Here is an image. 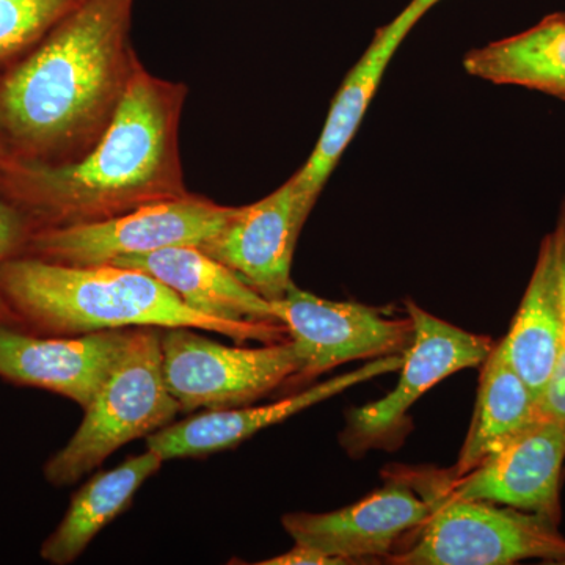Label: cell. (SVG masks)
Instances as JSON below:
<instances>
[{
  "instance_id": "25",
  "label": "cell",
  "mask_w": 565,
  "mask_h": 565,
  "mask_svg": "<svg viewBox=\"0 0 565 565\" xmlns=\"http://www.w3.org/2000/svg\"><path fill=\"white\" fill-rule=\"evenodd\" d=\"M17 159L11 154L9 145L0 134V191H2L3 182H6L7 174H9L11 166Z\"/></svg>"
},
{
  "instance_id": "11",
  "label": "cell",
  "mask_w": 565,
  "mask_h": 565,
  "mask_svg": "<svg viewBox=\"0 0 565 565\" xmlns=\"http://www.w3.org/2000/svg\"><path fill=\"white\" fill-rule=\"evenodd\" d=\"M564 460L565 426L542 416L470 473L446 479L438 492L457 500L508 505L557 525Z\"/></svg>"
},
{
  "instance_id": "17",
  "label": "cell",
  "mask_w": 565,
  "mask_h": 565,
  "mask_svg": "<svg viewBox=\"0 0 565 565\" xmlns=\"http://www.w3.org/2000/svg\"><path fill=\"white\" fill-rule=\"evenodd\" d=\"M481 367L473 419L448 478L470 473L515 435L545 416L530 386L512 366L503 340L493 345Z\"/></svg>"
},
{
  "instance_id": "24",
  "label": "cell",
  "mask_w": 565,
  "mask_h": 565,
  "mask_svg": "<svg viewBox=\"0 0 565 565\" xmlns=\"http://www.w3.org/2000/svg\"><path fill=\"white\" fill-rule=\"evenodd\" d=\"M262 565H300V564H318V565H343V561L338 557L326 555L313 546L294 542V546L288 553L280 556L270 557V559L262 561Z\"/></svg>"
},
{
  "instance_id": "15",
  "label": "cell",
  "mask_w": 565,
  "mask_h": 565,
  "mask_svg": "<svg viewBox=\"0 0 565 565\" xmlns=\"http://www.w3.org/2000/svg\"><path fill=\"white\" fill-rule=\"evenodd\" d=\"M114 266L141 270L181 297L196 313L236 326H275L270 300L195 245L126 256Z\"/></svg>"
},
{
  "instance_id": "7",
  "label": "cell",
  "mask_w": 565,
  "mask_h": 565,
  "mask_svg": "<svg viewBox=\"0 0 565 565\" xmlns=\"http://www.w3.org/2000/svg\"><path fill=\"white\" fill-rule=\"evenodd\" d=\"M195 330L169 327L161 332L163 382L181 412L241 407L299 373L291 340L264 348H232Z\"/></svg>"
},
{
  "instance_id": "5",
  "label": "cell",
  "mask_w": 565,
  "mask_h": 565,
  "mask_svg": "<svg viewBox=\"0 0 565 565\" xmlns=\"http://www.w3.org/2000/svg\"><path fill=\"white\" fill-rule=\"evenodd\" d=\"M429 519L414 544L385 557L397 565H508L523 559L565 564V537L544 516L457 500L434 490Z\"/></svg>"
},
{
  "instance_id": "16",
  "label": "cell",
  "mask_w": 565,
  "mask_h": 565,
  "mask_svg": "<svg viewBox=\"0 0 565 565\" xmlns=\"http://www.w3.org/2000/svg\"><path fill=\"white\" fill-rule=\"evenodd\" d=\"M430 7L412 0L390 24L375 32L370 47L341 84L327 115L321 137L308 161L294 177L308 195L318 200L334 167L351 143L371 99L374 98L394 52Z\"/></svg>"
},
{
  "instance_id": "12",
  "label": "cell",
  "mask_w": 565,
  "mask_h": 565,
  "mask_svg": "<svg viewBox=\"0 0 565 565\" xmlns=\"http://www.w3.org/2000/svg\"><path fill=\"white\" fill-rule=\"evenodd\" d=\"M433 494L422 497L407 479H392L370 497L327 514L292 512L282 526L294 542L313 546L344 564L385 559L433 514Z\"/></svg>"
},
{
  "instance_id": "4",
  "label": "cell",
  "mask_w": 565,
  "mask_h": 565,
  "mask_svg": "<svg viewBox=\"0 0 565 565\" xmlns=\"http://www.w3.org/2000/svg\"><path fill=\"white\" fill-rule=\"evenodd\" d=\"M159 327H134L107 381L68 444L44 465L55 487L76 484L115 451L173 423L181 408L163 382Z\"/></svg>"
},
{
  "instance_id": "26",
  "label": "cell",
  "mask_w": 565,
  "mask_h": 565,
  "mask_svg": "<svg viewBox=\"0 0 565 565\" xmlns=\"http://www.w3.org/2000/svg\"><path fill=\"white\" fill-rule=\"evenodd\" d=\"M435 2H440V0H435Z\"/></svg>"
},
{
  "instance_id": "14",
  "label": "cell",
  "mask_w": 565,
  "mask_h": 565,
  "mask_svg": "<svg viewBox=\"0 0 565 565\" xmlns=\"http://www.w3.org/2000/svg\"><path fill=\"white\" fill-rule=\"evenodd\" d=\"M404 355L379 356L352 373L337 375L330 381L310 386L296 396L285 397L263 407H232L221 411H204L184 422L172 423L158 433L148 435L147 445L163 462L173 459L206 457L225 449L236 448L253 435L262 433L274 424L330 399L363 382L403 367Z\"/></svg>"
},
{
  "instance_id": "2",
  "label": "cell",
  "mask_w": 565,
  "mask_h": 565,
  "mask_svg": "<svg viewBox=\"0 0 565 565\" xmlns=\"http://www.w3.org/2000/svg\"><path fill=\"white\" fill-rule=\"evenodd\" d=\"M189 88L140 63L107 131L87 154L63 166L14 161L0 195L35 230L107 221L191 193L180 125Z\"/></svg>"
},
{
  "instance_id": "22",
  "label": "cell",
  "mask_w": 565,
  "mask_h": 565,
  "mask_svg": "<svg viewBox=\"0 0 565 565\" xmlns=\"http://www.w3.org/2000/svg\"><path fill=\"white\" fill-rule=\"evenodd\" d=\"M550 234L555 248L557 281H559L561 337L555 373L552 375L545 396L542 397L541 408L542 414L565 426V200L561 206L555 232Z\"/></svg>"
},
{
  "instance_id": "10",
  "label": "cell",
  "mask_w": 565,
  "mask_h": 565,
  "mask_svg": "<svg viewBox=\"0 0 565 565\" xmlns=\"http://www.w3.org/2000/svg\"><path fill=\"white\" fill-rule=\"evenodd\" d=\"M316 202L291 177L259 202L236 206L221 232L200 248L274 302L294 285V250Z\"/></svg>"
},
{
  "instance_id": "3",
  "label": "cell",
  "mask_w": 565,
  "mask_h": 565,
  "mask_svg": "<svg viewBox=\"0 0 565 565\" xmlns=\"http://www.w3.org/2000/svg\"><path fill=\"white\" fill-rule=\"evenodd\" d=\"M0 289L17 329L46 337L134 327H192L225 334L237 343L289 340L281 323L236 326L196 313L151 275L114 264L68 266L18 255L0 267Z\"/></svg>"
},
{
  "instance_id": "20",
  "label": "cell",
  "mask_w": 565,
  "mask_h": 565,
  "mask_svg": "<svg viewBox=\"0 0 565 565\" xmlns=\"http://www.w3.org/2000/svg\"><path fill=\"white\" fill-rule=\"evenodd\" d=\"M465 70L498 85H519L565 102V13L534 28L468 52Z\"/></svg>"
},
{
  "instance_id": "19",
  "label": "cell",
  "mask_w": 565,
  "mask_h": 565,
  "mask_svg": "<svg viewBox=\"0 0 565 565\" xmlns=\"http://www.w3.org/2000/svg\"><path fill=\"white\" fill-rule=\"evenodd\" d=\"M559 337V281L552 234H546L525 296L503 338L512 366L522 375L539 404L555 373Z\"/></svg>"
},
{
  "instance_id": "1",
  "label": "cell",
  "mask_w": 565,
  "mask_h": 565,
  "mask_svg": "<svg viewBox=\"0 0 565 565\" xmlns=\"http://www.w3.org/2000/svg\"><path fill=\"white\" fill-rule=\"evenodd\" d=\"M136 0H85L0 76V134L17 161L63 166L98 143L140 58Z\"/></svg>"
},
{
  "instance_id": "6",
  "label": "cell",
  "mask_w": 565,
  "mask_h": 565,
  "mask_svg": "<svg viewBox=\"0 0 565 565\" xmlns=\"http://www.w3.org/2000/svg\"><path fill=\"white\" fill-rule=\"evenodd\" d=\"M234 210L188 193L107 221L35 230L22 255L68 266H103L178 245L200 247L221 232Z\"/></svg>"
},
{
  "instance_id": "13",
  "label": "cell",
  "mask_w": 565,
  "mask_h": 565,
  "mask_svg": "<svg viewBox=\"0 0 565 565\" xmlns=\"http://www.w3.org/2000/svg\"><path fill=\"white\" fill-rule=\"evenodd\" d=\"M132 329L46 337L0 327V379L46 390L87 408L129 343Z\"/></svg>"
},
{
  "instance_id": "8",
  "label": "cell",
  "mask_w": 565,
  "mask_h": 565,
  "mask_svg": "<svg viewBox=\"0 0 565 565\" xmlns=\"http://www.w3.org/2000/svg\"><path fill=\"white\" fill-rule=\"evenodd\" d=\"M407 311L414 323V338L404 352L399 382L382 399L349 412L341 435V444L349 452L390 445L393 437L403 433L408 408L427 390L448 375L482 366L492 352L494 344L489 337L465 332L412 300H407Z\"/></svg>"
},
{
  "instance_id": "18",
  "label": "cell",
  "mask_w": 565,
  "mask_h": 565,
  "mask_svg": "<svg viewBox=\"0 0 565 565\" xmlns=\"http://www.w3.org/2000/svg\"><path fill=\"white\" fill-rule=\"evenodd\" d=\"M162 463L161 457L148 449L93 476L71 498L62 522L41 545V557L54 565L74 563L93 539L131 505L134 494L161 470Z\"/></svg>"
},
{
  "instance_id": "21",
  "label": "cell",
  "mask_w": 565,
  "mask_h": 565,
  "mask_svg": "<svg viewBox=\"0 0 565 565\" xmlns=\"http://www.w3.org/2000/svg\"><path fill=\"white\" fill-rule=\"evenodd\" d=\"M85 0H0V66L32 51Z\"/></svg>"
},
{
  "instance_id": "23",
  "label": "cell",
  "mask_w": 565,
  "mask_h": 565,
  "mask_svg": "<svg viewBox=\"0 0 565 565\" xmlns=\"http://www.w3.org/2000/svg\"><path fill=\"white\" fill-rule=\"evenodd\" d=\"M35 232L31 218L17 204L0 195V267L14 256L22 255L32 233ZM0 327H14L17 319L0 289Z\"/></svg>"
},
{
  "instance_id": "9",
  "label": "cell",
  "mask_w": 565,
  "mask_h": 565,
  "mask_svg": "<svg viewBox=\"0 0 565 565\" xmlns=\"http://www.w3.org/2000/svg\"><path fill=\"white\" fill-rule=\"evenodd\" d=\"M270 305L299 356L294 385L307 384L353 360L405 352L414 338L411 318H386L366 305L332 302L296 285Z\"/></svg>"
}]
</instances>
